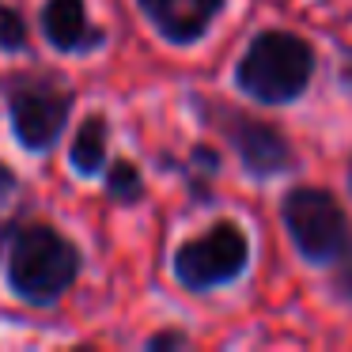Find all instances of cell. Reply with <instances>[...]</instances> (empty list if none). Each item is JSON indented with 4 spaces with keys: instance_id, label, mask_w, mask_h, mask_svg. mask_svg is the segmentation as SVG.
I'll use <instances>...</instances> for the list:
<instances>
[{
    "instance_id": "cell-14",
    "label": "cell",
    "mask_w": 352,
    "mask_h": 352,
    "mask_svg": "<svg viewBox=\"0 0 352 352\" xmlns=\"http://www.w3.org/2000/svg\"><path fill=\"white\" fill-rule=\"evenodd\" d=\"M167 344H186V337L182 333H160L148 341V349H167Z\"/></svg>"
},
{
    "instance_id": "cell-2",
    "label": "cell",
    "mask_w": 352,
    "mask_h": 352,
    "mask_svg": "<svg viewBox=\"0 0 352 352\" xmlns=\"http://www.w3.org/2000/svg\"><path fill=\"white\" fill-rule=\"evenodd\" d=\"M314 72V50L299 34L288 31H265L246 46L239 57L235 80L250 99L265 107H280L307 91Z\"/></svg>"
},
{
    "instance_id": "cell-6",
    "label": "cell",
    "mask_w": 352,
    "mask_h": 352,
    "mask_svg": "<svg viewBox=\"0 0 352 352\" xmlns=\"http://www.w3.org/2000/svg\"><path fill=\"white\" fill-rule=\"evenodd\" d=\"M216 122L223 125V133L231 137L239 160L246 163L250 175H280L292 167V148L273 125L258 122V118H243V114H228L223 110Z\"/></svg>"
},
{
    "instance_id": "cell-1",
    "label": "cell",
    "mask_w": 352,
    "mask_h": 352,
    "mask_svg": "<svg viewBox=\"0 0 352 352\" xmlns=\"http://www.w3.org/2000/svg\"><path fill=\"white\" fill-rule=\"evenodd\" d=\"M80 273V250L50 223L19 228L8 246V284L19 299L50 307L72 288Z\"/></svg>"
},
{
    "instance_id": "cell-11",
    "label": "cell",
    "mask_w": 352,
    "mask_h": 352,
    "mask_svg": "<svg viewBox=\"0 0 352 352\" xmlns=\"http://www.w3.org/2000/svg\"><path fill=\"white\" fill-rule=\"evenodd\" d=\"M27 42V27L19 19V12L0 4V50H19Z\"/></svg>"
},
{
    "instance_id": "cell-15",
    "label": "cell",
    "mask_w": 352,
    "mask_h": 352,
    "mask_svg": "<svg viewBox=\"0 0 352 352\" xmlns=\"http://www.w3.org/2000/svg\"><path fill=\"white\" fill-rule=\"evenodd\" d=\"M349 186H352V167H349Z\"/></svg>"
},
{
    "instance_id": "cell-12",
    "label": "cell",
    "mask_w": 352,
    "mask_h": 352,
    "mask_svg": "<svg viewBox=\"0 0 352 352\" xmlns=\"http://www.w3.org/2000/svg\"><path fill=\"white\" fill-rule=\"evenodd\" d=\"M333 284H337V292H341L344 299H352V243H344L341 246V254L333 258Z\"/></svg>"
},
{
    "instance_id": "cell-8",
    "label": "cell",
    "mask_w": 352,
    "mask_h": 352,
    "mask_svg": "<svg viewBox=\"0 0 352 352\" xmlns=\"http://www.w3.org/2000/svg\"><path fill=\"white\" fill-rule=\"evenodd\" d=\"M42 34L54 42L61 54H84L102 42V31L87 23L84 0H46L42 8Z\"/></svg>"
},
{
    "instance_id": "cell-5",
    "label": "cell",
    "mask_w": 352,
    "mask_h": 352,
    "mask_svg": "<svg viewBox=\"0 0 352 352\" xmlns=\"http://www.w3.org/2000/svg\"><path fill=\"white\" fill-rule=\"evenodd\" d=\"M284 228H288L296 250L314 265L333 261L341 246L349 243V223H344L341 205L314 186H299L284 197Z\"/></svg>"
},
{
    "instance_id": "cell-4",
    "label": "cell",
    "mask_w": 352,
    "mask_h": 352,
    "mask_svg": "<svg viewBox=\"0 0 352 352\" xmlns=\"http://www.w3.org/2000/svg\"><path fill=\"white\" fill-rule=\"evenodd\" d=\"M8 114L19 144L27 152H46L65 133V122L72 114V91L57 87L54 80L16 76L8 84Z\"/></svg>"
},
{
    "instance_id": "cell-13",
    "label": "cell",
    "mask_w": 352,
    "mask_h": 352,
    "mask_svg": "<svg viewBox=\"0 0 352 352\" xmlns=\"http://www.w3.org/2000/svg\"><path fill=\"white\" fill-rule=\"evenodd\" d=\"M16 190H19V182H16V175H12V167H8V163H0V212L12 205Z\"/></svg>"
},
{
    "instance_id": "cell-3",
    "label": "cell",
    "mask_w": 352,
    "mask_h": 352,
    "mask_svg": "<svg viewBox=\"0 0 352 352\" xmlns=\"http://www.w3.org/2000/svg\"><path fill=\"white\" fill-rule=\"evenodd\" d=\"M246 258H250V243H246L243 228L231 220H220L216 228H208V235L178 246L175 276L190 292H212L220 284L235 280L246 269Z\"/></svg>"
},
{
    "instance_id": "cell-7",
    "label": "cell",
    "mask_w": 352,
    "mask_h": 352,
    "mask_svg": "<svg viewBox=\"0 0 352 352\" xmlns=\"http://www.w3.org/2000/svg\"><path fill=\"white\" fill-rule=\"evenodd\" d=\"M148 23L175 46H193L223 12V0H140Z\"/></svg>"
},
{
    "instance_id": "cell-10",
    "label": "cell",
    "mask_w": 352,
    "mask_h": 352,
    "mask_svg": "<svg viewBox=\"0 0 352 352\" xmlns=\"http://www.w3.org/2000/svg\"><path fill=\"white\" fill-rule=\"evenodd\" d=\"M107 193H110L114 201H122V205H133V201H140V193H144L140 170L133 167L129 160H118L114 167L107 170Z\"/></svg>"
},
{
    "instance_id": "cell-9",
    "label": "cell",
    "mask_w": 352,
    "mask_h": 352,
    "mask_svg": "<svg viewBox=\"0 0 352 352\" xmlns=\"http://www.w3.org/2000/svg\"><path fill=\"white\" fill-rule=\"evenodd\" d=\"M69 163L76 175L91 178L102 170V163H107V118H87L84 125H80L76 140H72L69 148Z\"/></svg>"
}]
</instances>
